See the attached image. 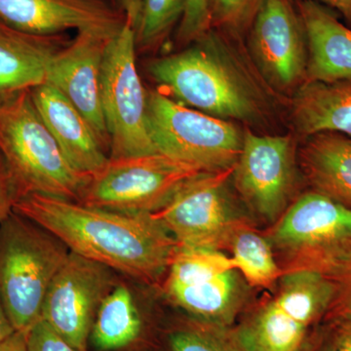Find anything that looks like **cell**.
<instances>
[{
    "label": "cell",
    "mask_w": 351,
    "mask_h": 351,
    "mask_svg": "<svg viewBox=\"0 0 351 351\" xmlns=\"http://www.w3.org/2000/svg\"><path fill=\"white\" fill-rule=\"evenodd\" d=\"M143 0H119L120 8L125 21L134 27H137Z\"/></svg>",
    "instance_id": "cell-33"
},
{
    "label": "cell",
    "mask_w": 351,
    "mask_h": 351,
    "mask_svg": "<svg viewBox=\"0 0 351 351\" xmlns=\"http://www.w3.org/2000/svg\"><path fill=\"white\" fill-rule=\"evenodd\" d=\"M136 32L127 21L110 39L101 66V98L110 158L156 154L147 126V92L136 64Z\"/></svg>",
    "instance_id": "cell-8"
},
{
    "label": "cell",
    "mask_w": 351,
    "mask_h": 351,
    "mask_svg": "<svg viewBox=\"0 0 351 351\" xmlns=\"http://www.w3.org/2000/svg\"><path fill=\"white\" fill-rule=\"evenodd\" d=\"M19 197L14 182L3 158L0 156V225L11 212Z\"/></svg>",
    "instance_id": "cell-30"
},
{
    "label": "cell",
    "mask_w": 351,
    "mask_h": 351,
    "mask_svg": "<svg viewBox=\"0 0 351 351\" xmlns=\"http://www.w3.org/2000/svg\"><path fill=\"white\" fill-rule=\"evenodd\" d=\"M250 50L258 71L277 89L306 82V32L290 0H263L252 23Z\"/></svg>",
    "instance_id": "cell-14"
},
{
    "label": "cell",
    "mask_w": 351,
    "mask_h": 351,
    "mask_svg": "<svg viewBox=\"0 0 351 351\" xmlns=\"http://www.w3.org/2000/svg\"><path fill=\"white\" fill-rule=\"evenodd\" d=\"M68 247L38 223L11 212L0 225V301L16 331L41 319L44 299Z\"/></svg>",
    "instance_id": "cell-4"
},
{
    "label": "cell",
    "mask_w": 351,
    "mask_h": 351,
    "mask_svg": "<svg viewBox=\"0 0 351 351\" xmlns=\"http://www.w3.org/2000/svg\"><path fill=\"white\" fill-rule=\"evenodd\" d=\"M335 351H351V319L329 321Z\"/></svg>",
    "instance_id": "cell-32"
},
{
    "label": "cell",
    "mask_w": 351,
    "mask_h": 351,
    "mask_svg": "<svg viewBox=\"0 0 351 351\" xmlns=\"http://www.w3.org/2000/svg\"><path fill=\"white\" fill-rule=\"evenodd\" d=\"M307 43L306 82H351V29L322 4L299 3Z\"/></svg>",
    "instance_id": "cell-18"
},
{
    "label": "cell",
    "mask_w": 351,
    "mask_h": 351,
    "mask_svg": "<svg viewBox=\"0 0 351 351\" xmlns=\"http://www.w3.org/2000/svg\"><path fill=\"white\" fill-rule=\"evenodd\" d=\"M0 21L38 36L76 29L113 36L125 18L105 0H0Z\"/></svg>",
    "instance_id": "cell-16"
},
{
    "label": "cell",
    "mask_w": 351,
    "mask_h": 351,
    "mask_svg": "<svg viewBox=\"0 0 351 351\" xmlns=\"http://www.w3.org/2000/svg\"><path fill=\"white\" fill-rule=\"evenodd\" d=\"M114 270L69 252L44 299L41 319L77 351H87L101 302L117 285Z\"/></svg>",
    "instance_id": "cell-12"
},
{
    "label": "cell",
    "mask_w": 351,
    "mask_h": 351,
    "mask_svg": "<svg viewBox=\"0 0 351 351\" xmlns=\"http://www.w3.org/2000/svg\"><path fill=\"white\" fill-rule=\"evenodd\" d=\"M27 351H77L40 319L27 332Z\"/></svg>",
    "instance_id": "cell-29"
},
{
    "label": "cell",
    "mask_w": 351,
    "mask_h": 351,
    "mask_svg": "<svg viewBox=\"0 0 351 351\" xmlns=\"http://www.w3.org/2000/svg\"><path fill=\"white\" fill-rule=\"evenodd\" d=\"M164 290L193 319L233 327L243 306V284L232 258L221 251L179 248Z\"/></svg>",
    "instance_id": "cell-10"
},
{
    "label": "cell",
    "mask_w": 351,
    "mask_h": 351,
    "mask_svg": "<svg viewBox=\"0 0 351 351\" xmlns=\"http://www.w3.org/2000/svg\"><path fill=\"white\" fill-rule=\"evenodd\" d=\"M147 126L156 151L203 172L234 167L243 135L226 119L191 110L158 91L147 93Z\"/></svg>",
    "instance_id": "cell-6"
},
{
    "label": "cell",
    "mask_w": 351,
    "mask_h": 351,
    "mask_svg": "<svg viewBox=\"0 0 351 351\" xmlns=\"http://www.w3.org/2000/svg\"><path fill=\"white\" fill-rule=\"evenodd\" d=\"M263 0H210L212 27L232 32L253 23Z\"/></svg>",
    "instance_id": "cell-26"
},
{
    "label": "cell",
    "mask_w": 351,
    "mask_h": 351,
    "mask_svg": "<svg viewBox=\"0 0 351 351\" xmlns=\"http://www.w3.org/2000/svg\"><path fill=\"white\" fill-rule=\"evenodd\" d=\"M334 288L313 270L285 272L274 295L233 326L248 351H302L324 321Z\"/></svg>",
    "instance_id": "cell-5"
},
{
    "label": "cell",
    "mask_w": 351,
    "mask_h": 351,
    "mask_svg": "<svg viewBox=\"0 0 351 351\" xmlns=\"http://www.w3.org/2000/svg\"><path fill=\"white\" fill-rule=\"evenodd\" d=\"M234 167L204 172L189 180L165 206L152 214L179 248L230 249L237 232L249 226L235 209L226 189Z\"/></svg>",
    "instance_id": "cell-11"
},
{
    "label": "cell",
    "mask_w": 351,
    "mask_h": 351,
    "mask_svg": "<svg viewBox=\"0 0 351 351\" xmlns=\"http://www.w3.org/2000/svg\"><path fill=\"white\" fill-rule=\"evenodd\" d=\"M233 176L247 204L263 219L276 221L287 207L294 189L292 137L261 136L247 131Z\"/></svg>",
    "instance_id": "cell-13"
},
{
    "label": "cell",
    "mask_w": 351,
    "mask_h": 351,
    "mask_svg": "<svg viewBox=\"0 0 351 351\" xmlns=\"http://www.w3.org/2000/svg\"><path fill=\"white\" fill-rule=\"evenodd\" d=\"M0 351H27V332H14L0 343Z\"/></svg>",
    "instance_id": "cell-34"
},
{
    "label": "cell",
    "mask_w": 351,
    "mask_h": 351,
    "mask_svg": "<svg viewBox=\"0 0 351 351\" xmlns=\"http://www.w3.org/2000/svg\"><path fill=\"white\" fill-rule=\"evenodd\" d=\"M302 351H335L331 324L323 322L316 328Z\"/></svg>",
    "instance_id": "cell-31"
},
{
    "label": "cell",
    "mask_w": 351,
    "mask_h": 351,
    "mask_svg": "<svg viewBox=\"0 0 351 351\" xmlns=\"http://www.w3.org/2000/svg\"><path fill=\"white\" fill-rule=\"evenodd\" d=\"M186 0H143L136 27V46L142 50L156 48L181 21Z\"/></svg>",
    "instance_id": "cell-25"
},
{
    "label": "cell",
    "mask_w": 351,
    "mask_h": 351,
    "mask_svg": "<svg viewBox=\"0 0 351 351\" xmlns=\"http://www.w3.org/2000/svg\"><path fill=\"white\" fill-rule=\"evenodd\" d=\"M31 95L39 115L69 164L89 178L103 170L110 156L73 103L46 82L32 88Z\"/></svg>",
    "instance_id": "cell-17"
},
{
    "label": "cell",
    "mask_w": 351,
    "mask_h": 351,
    "mask_svg": "<svg viewBox=\"0 0 351 351\" xmlns=\"http://www.w3.org/2000/svg\"><path fill=\"white\" fill-rule=\"evenodd\" d=\"M293 119L306 137L332 132L351 138V82H304L293 100Z\"/></svg>",
    "instance_id": "cell-21"
},
{
    "label": "cell",
    "mask_w": 351,
    "mask_h": 351,
    "mask_svg": "<svg viewBox=\"0 0 351 351\" xmlns=\"http://www.w3.org/2000/svg\"><path fill=\"white\" fill-rule=\"evenodd\" d=\"M112 38L78 32L53 57L46 76V83L59 90L82 112L107 152L110 138L101 108V82L104 55Z\"/></svg>",
    "instance_id": "cell-15"
},
{
    "label": "cell",
    "mask_w": 351,
    "mask_h": 351,
    "mask_svg": "<svg viewBox=\"0 0 351 351\" xmlns=\"http://www.w3.org/2000/svg\"><path fill=\"white\" fill-rule=\"evenodd\" d=\"M14 211L52 233L69 252L114 271L154 282L179 246L152 214H124L43 195L20 196Z\"/></svg>",
    "instance_id": "cell-1"
},
{
    "label": "cell",
    "mask_w": 351,
    "mask_h": 351,
    "mask_svg": "<svg viewBox=\"0 0 351 351\" xmlns=\"http://www.w3.org/2000/svg\"><path fill=\"white\" fill-rule=\"evenodd\" d=\"M311 1L331 6L343 14L346 19L351 21V0H311Z\"/></svg>",
    "instance_id": "cell-36"
},
{
    "label": "cell",
    "mask_w": 351,
    "mask_h": 351,
    "mask_svg": "<svg viewBox=\"0 0 351 351\" xmlns=\"http://www.w3.org/2000/svg\"><path fill=\"white\" fill-rule=\"evenodd\" d=\"M267 239L283 258L284 274H325L351 252V208L311 191L281 215Z\"/></svg>",
    "instance_id": "cell-7"
},
{
    "label": "cell",
    "mask_w": 351,
    "mask_h": 351,
    "mask_svg": "<svg viewBox=\"0 0 351 351\" xmlns=\"http://www.w3.org/2000/svg\"><path fill=\"white\" fill-rule=\"evenodd\" d=\"M230 250L235 269L254 287L272 288L284 274L269 239L250 226L237 232Z\"/></svg>",
    "instance_id": "cell-23"
},
{
    "label": "cell",
    "mask_w": 351,
    "mask_h": 351,
    "mask_svg": "<svg viewBox=\"0 0 351 351\" xmlns=\"http://www.w3.org/2000/svg\"><path fill=\"white\" fill-rule=\"evenodd\" d=\"M334 288L332 302L323 322L351 319V252L325 272Z\"/></svg>",
    "instance_id": "cell-27"
},
{
    "label": "cell",
    "mask_w": 351,
    "mask_h": 351,
    "mask_svg": "<svg viewBox=\"0 0 351 351\" xmlns=\"http://www.w3.org/2000/svg\"><path fill=\"white\" fill-rule=\"evenodd\" d=\"M211 29L210 0H186L178 32L180 43H195Z\"/></svg>",
    "instance_id": "cell-28"
},
{
    "label": "cell",
    "mask_w": 351,
    "mask_h": 351,
    "mask_svg": "<svg viewBox=\"0 0 351 351\" xmlns=\"http://www.w3.org/2000/svg\"><path fill=\"white\" fill-rule=\"evenodd\" d=\"M149 73L177 100L212 117L257 121L265 108L262 92L218 32L204 36L177 54L152 61Z\"/></svg>",
    "instance_id": "cell-2"
},
{
    "label": "cell",
    "mask_w": 351,
    "mask_h": 351,
    "mask_svg": "<svg viewBox=\"0 0 351 351\" xmlns=\"http://www.w3.org/2000/svg\"><path fill=\"white\" fill-rule=\"evenodd\" d=\"M15 332V328L13 327L12 323L9 319L5 309H4L3 304L0 301V343L5 341Z\"/></svg>",
    "instance_id": "cell-35"
},
{
    "label": "cell",
    "mask_w": 351,
    "mask_h": 351,
    "mask_svg": "<svg viewBox=\"0 0 351 351\" xmlns=\"http://www.w3.org/2000/svg\"><path fill=\"white\" fill-rule=\"evenodd\" d=\"M64 46L59 36H38L0 21V97L46 82L53 57Z\"/></svg>",
    "instance_id": "cell-19"
},
{
    "label": "cell",
    "mask_w": 351,
    "mask_h": 351,
    "mask_svg": "<svg viewBox=\"0 0 351 351\" xmlns=\"http://www.w3.org/2000/svg\"><path fill=\"white\" fill-rule=\"evenodd\" d=\"M0 156L18 195L80 202L90 181L69 164L44 123L31 90L0 97Z\"/></svg>",
    "instance_id": "cell-3"
},
{
    "label": "cell",
    "mask_w": 351,
    "mask_h": 351,
    "mask_svg": "<svg viewBox=\"0 0 351 351\" xmlns=\"http://www.w3.org/2000/svg\"><path fill=\"white\" fill-rule=\"evenodd\" d=\"M202 173L160 152L110 158L103 170L90 178L80 202L119 213L154 214Z\"/></svg>",
    "instance_id": "cell-9"
},
{
    "label": "cell",
    "mask_w": 351,
    "mask_h": 351,
    "mask_svg": "<svg viewBox=\"0 0 351 351\" xmlns=\"http://www.w3.org/2000/svg\"><path fill=\"white\" fill-rule=\"evenodd\" d=\"M299 159L314 191L351 208V138L332 132L314 134L306 137Z\"/></svg>",
    "instance_id": "cell-20"
},
{
    "label": "cell",
    "mask_w": 351,
    "mask_h": 351,
    "mask_svg": "<svg viewBox=\"0 0 351 351\" xmlns=\"http://www.w3.org/2000/svg\"><path fill=\"white\" fill-rule=\"evenodd\" d=\"M143 331V319L133 294L117 284L101 302L90 339L96 350L112 351L135 343Z\"/></svg>",
    "instance_id": "cell-22"
},
{
    "label": "cell",
    "mask_w": 351,
    "mask_h": 351,
    "mask_svg": "<svg viewBox=\"0 0 351 351\" xmlns=\"http://www.w3.org/2000/svg\"><path fill=\"white\" fill-rule=\"evenodd\" d=\"M171 351H248L232 327H221L193 319L176 325L168 335Z\"/></svg>",
    "instance_id": "cell-24"
}]
</instances>
